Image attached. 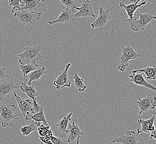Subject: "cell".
<instances>
[{
    "instance_id": "6da1fadb",
    "label": "cell",
    "mask_w": 156,
    "mask_h": 144,
    "mask_svg": "<svg viewBox=\"0 0 156 144\" xmlns=\"http://www.w3.org/2000/svg\"><path fill=\"white\" fill-rule=\"evenodd\" d=\"M13 94L15 97L18 108L22 112V116L26 120H32V117L39 111L41 106L38 104H34L30 99H24L18 96L15 91Z\"/></svg>"
},
{
    "instance_id": "7a4b0ae2",
    "label": "cell",
    "mask_w": 156,
    "mask_h": 144,
    "mask_svg": "<svg viewBox=\"0 0 156 144\" xmlns=\"http://www.w3.org/2000/svg\"><path fill=\"white\" fill-rule=\"evenodd\" d=\"M17 107L15 105H8L5 103L0 104V119L1 121V125L4 128L15 127L13 121L17 124L16 121V117L22 116V114H15Z\"/></svg>"
},
{
    "instance_id": "3957f363",
    "label": "cell",
    "mask_w": 156,
    "mask_h": 144,
    "mask_svg": "<svg viewBox=\"0 0 156 144\" xmlns=\"http://www.w3.org/2000/svg\"><path fill=\"white\" fill-rule=\"evenodd\" d=\"M42 49V45L37 46H26L23 47L24 51L17 55L19 57L18 62L20 64L26 65L28 63L41 60L42 57L40 52Z\"/></svg>"
},
{
    "instance_id": "44dd1931",
    "label": "cell",
    "mask_w": 156,
    "mask_h": 144,
    "mask_svg": "<svg viewBox=\"0 0 156 144\" xmlns=\"http://www.w3.org/2000/svg\"><path fill=\"white\" fill-rule=\"evenodd\" d=\"M20 69H21V73L22 74L23 77L24 78V83H27V76L28 73L30 72L33 71L36 69L39 68V67L37 64L36 62H32L30 63H28L26 65H22L20 64Z\"/></svg>"
},
{
    "instance_id": "ba28073f",
    "label": "cell",
    "mask_w": 156,
    "mask_h": 144,
    "mask_svg": "<svg viewBox=\"0 0 156 144\" xmlns=\"http://www.w3.org/2000/svg\"><path fill=\"white\" fill-rule=\"evenodd\" d=\"M138 101L136 102V104L139 108L137 115H140L147 111L154 110L156 106V96H146L143 99L138 97Z\"/></svg>"
},
{
    "instance_id": "d6986e66",
    "label": "cell",
    "mask_w": 156,
    "mask_h": 144,
    "mask_svg": "<svg viewBox=\"0 0 156 144\" xmlns=\"http://www.w3.org/2000/svg\"><path fill=\"white\" fill-rule=\"evenodd\" d=\"M40 1L41 0H22V3L20 5L21 9L30 12H36L42 6Z\"/></svg>"
},
{
    "instance_id": "d6a6232c",
    "label": "cell",
    "mask_w": 156,
    "mask_h": 144,
    "mask_svg": "<svg viewBox=\"0 0 156 144\" xmlns=\"http://www.w3.org/2000/svg\"><path fill=\"white\" fill-rule=\"evenodd\" d=\"M156 129L151 132L150 138L153 140H156Z\"/></svg>"
},
{
    "instance_id": "cb8c5ba5",
    "label": "cell",
    "mask_w": 156,
    "mask_h": 144,
    "mask_svg": "<svg viewBox=\"0 0 156 144\" xmlns=\"http://www.w3.org/2000/svg\"><path fill=\"white\" fill-rule=\"evenodd\" d=\"M24 124V126L23 127L19 126L20 128L22 135L24 136H27L28 135H30L33 131H36L37 130V124L36 121H34V120H32V121L30 125H25Z\"/></svg>"
},
{
    "instance_id": "30bf717a",
    "label": "cell",
    "mask_w": 156,
    "mask_h": 144,
    "mask_svg": "<svg viewBox=\"0 0 156 144\" xmlns=\"http://www.w3.org/2000/svg\"><path fill=\"white\" fill-rule=\"evenodd\" d=\"M70 67L71 64L68 63L66 66L64 70L59 73L58 77L53 81V84L56 87L57 90H60L63 88H69L70 87L71 82L68 76V72Z\"/></svg>"
},
{
    "instance_id": "d590c367",
    "label": "cell",
    "mask_w": 156,
    "mask_h": 144,
    "mask_svg": "<svg viewBox=\"0 0 156 144\" xmlns=\"http://www.w3.org/2000/svg\"><path fill=\"white\" fill-rule=\"evenodd\" d=\"M41 1H43V2H44V3H45V4H46V3H47V2H46V1H45V0H41Z\"/></svg>"
},
{
    "instance_id": "ffe728a7",
    "label": "cell",
    "mask_w": 156,
    "mask_h": 144,
    "mask_svg": "<svg viewBox=\"0 0 156 144\" xmlns=\"http://www.w3.org/2000/svg\"><path fill=\"white\" fill-rule=\"evenodd\" d=\"M47 73V72L45 70V67L44 66L30 72L27 75L26 84L28 85H31L32 81H38Z\"/></svg>"
},
{
    "instance_id": "d4e9b609",
    "label": "cell",
    "mask_w": 156,
    "mask_h": 144,
    "mask_svg": "<svg viewBox=\"0 0 156 144\" xmlns=\"http://www.w3.org/2000/svg\"><path fill=\"white\" fill-rule=\"evenodd\" d=\"M74 85L75 88L78 89L79 92H83L86 89L87 87L84 84V80L83 78L78 75V73L75 72L74 75L73 76Z\"/></svg>"
},
{
    "instance_id": "4316f807",
    "label": "cell",
    "mask_w": 156,
    "mask_h": 144,
    "mask_svg": "<svg viewBox=\"0 0 156 144\" xmlns=\"http://www.w3.org/2000/svg\"><path fill=\"white\" fill-rule=\"evenodd\" d=\"M32 120H34V121H36V122L42 123L43 124L46 125H48V122L45 119L44 109H43V106H41V109L38 112L34 114L32 117Z\"/></svg>"
},
{
    "instance_id": "1f68e13d",
    "label": "cell",
    "mask_w": 156,
    "mask_h": 144,
    "mask_svg": "<svg viewBox=\"0 0 156 144\" xmlns=\"http://www.w3.org/2000/svg\"><path fill=\"white\" fill-rule=\"evenodd\" d=\"M51 140L53 144H64V142L62 139L53 136L51 139Z\"/></svg>"
},
{
    "instance_id": "836d02e7",
    "label": "cell",
    "mask_w": 156,
    "mask_h": 144,
    "mask_svg": "<svg viewBox=\"0 0 156 144\" xmlns=\"http://www.w3.org/2000/svg\"><path fill=\"white\" fill-rule=\"evenodd\" d=\"M131 1V2H132V3H138V2H140V1H142V2H144V1H145V2H147V1H150V2H152L153 1V0H130Z\"/></svg>"
},
{
    "instance_id": "52a82bcc",
    "label": "cell",
    "mask_w": 156,
    "mask_h": 144,
    "mask_svg": "<svg viewBox=\"0 0 156 144\" xmlns=\"http://www.w3.org/2000/svg\"><path fill=\"white\" fill-rule=\"evenodd\" d=\"M99 11V15L95 20L91 23V31L94 28H98L100 31H102L103 28L108 23V21L111 20L112 16L110 13V9H104L102 7H98Z\"/></svg>"
},
{
    "instance_id": "f546056e",
    "label": "cell",
    "mask_w": 156,
    "mask_h": 144,
    "mask_svg": "<svg viewBox=\"0 0 156 144\" xmlns=\"http://www.w3.org/2000/svg\"><path fill=\"white\" fill-rule=\"evenodd\" d=\"M6 70V67H0V80L5 79L6 78L10 77V76L7 73Z\"/></svg>"
},
{
    "instance_id": "e0dca14e",
    "label": "cell",
    "mask_w": 156,
    "mask_h": 144,
    "mask_svg": "<svg viewBox=\"0 0 156 144\" xmlns=\"http://www.w3.org/2000/svg\"><path fill=\"white\" fill-rule=\"evenodd\" d=\"M125 1V0H122V1L120 2L119 3V6L120 7L123 8V12H126L127 15L125 17V18H126V17H128L129 19L127 20H131L134 18L133 16L135 15L136 10L141 6L145 5L147 2L144 1L140 4L137 3H132L129 5H125L124 3Z\"/></svg>"
},
{
    "instance_id": "8992f818",
    "label": "cell",
    "mask_w": 156,
    "mask_h": 144,
    "mask_svg": "<svg viewBox=\"0 0 156 144\" xmlns=\"http://www.w3.org/2000/svg\"><path fill=\"white\" fill-rule=\"evenodd\" d=\"M42 14V12H30L21 9L15 12L14 16L18 18L22 26H30L38 22Z\"/></svg>"
},
{
    "instance_id": "7c38bea8",
    "label": "cell",
    "mask_w": 156,
    "mask_h": 144,
    "mask_svg": "<svg viewBox=\"0 0 156 144\" xmlns=\"http://www.w3.org/2000/svg\"><path fill=\"white\" fill-rule=\"evenodd\" d=\"M151 112L153 114V115L150 119L147 120H143L141 117L138 118L137 120L138 125L141 126V129H138L137 130L136 133L138 135L141 132L149 133L156 129L154 125V122L156 119V113L152 111H151Z\"/></svg>"
},
{
    "instance_id": "83f0119b",
    "label": "cell",
    "mask_w": 156,
    "mask_h": 144,
    "mask_svg": "<svg viewBox=\"0 0 156 144\" xmlns=\"http://www.w3.org/2000/svg\"><path fill=\"white\" fill-rule=\"evenodd\" d=\"M9 5L12 6V9L11 12H15V11H20L21 10V7L20 5L22 3V0H9Z\"/></svg>"
},
{
    "instance_id": "4fadbf2b",
    "label": "cell",
    "mask_w": 156,
    "mask_h": 144,
    "mask_svg": "<svg viewBox=\"0 0 156 144\" xmlns=\"http://www.w3.org/2000/svg\"><path fill=\"white\" fill-rule=\"evenodd\" d=\"M138 134L133 131H129L126 134L119 138L114 139L112 143H121L122 144H141L138 141Z\"/></svg>"
},
{
    "instance_id": "8fae6325",
    "label": "cell",
    "mask_w": 156,
    "mask_h": 144,
    "mask_svg": "<svg viewBox=\"0 0 156 144\" xmlns=\"http://www.w3.org/2000/svg\"><path fill=\"white\" fill-rule=\"evenodd\" d=\"M19 87L20 86H15L12 81L5 79L0 80V100H4L5 97H7L9 100L15 89Z\"/></svg>"
},
{
    "instance_id": "5b68a950",
    "label": "cell",
    "mask_w": 156,
    "mask_h": 144,
    "mask_svg": "<svg viewBox=\"0 0 156 144\" xmlns=\"http://www.w3.org/2000/svg\"><path fill=\"white\" fill-rule=\"evenodd\" d=\"M135 15L139 16L138 20H136L134 17L131 20H125L126 22H129L131 28L135 32L144 30L145 27L147 24L152 20H154L156 19V16L152 15L150 12L146 13H141L138 11H136Z\"/></svg>"
},
{
    "instance_id": "ac0fdd59",
    "label": "cell",
    "mask_w": 156,
    "mask_h": 144,
    "mask_svg": "<svg viewBox=\"0 0 156 144\" xmlns=\"http://www.w3.org/2000/svg\"><path fill=\"white\" fill-rule=\"evenodd\" d=\"M20 90L23 93H26L27 96L33 100V104H37V96L38 93L37 92L36 89L33 85H28L24 82H21V85L20 86Z\"/></svg>"
},
{
    "instance_id": "4dcf8cb0",
    "label": "cell",
    "mask_w": 156,
    "mask_h": 144,
    "mask_svg": "<svg viewBox=\"0 0 156 144\" xmlns=\"http://www.w3.org/2000/svg\"><path fill=\"white\" fill-rule=\"evenodd\" d=\"M51 138L45 136H40L39 138V141L42 144H53L51 140Z\"/></svg>"
},
{
    "instance_id": "2e32d148",
    "label": "cell",
    "mask_w": 156,
    "mask_h": 144,
    "mask_svg": "<svg viewBox=\"0 0 156 144\" xmlns=\"http://www.w3.org/2000/svg\"><path fill=\"white\" fill-rule=\"evenodd\" d=\"M66 133L68 134L66 141L68 143H71L75 139L85 135V133L81 131L78 125L75 124L74 121H73L72 123H69L66 129Z\"/></svg>"
},
{
    "instance_id": "277c9868",
    "label": "cell",
    "mask_w": 156,
    "mask_h": 144,
    "mask_svg": "<svg viewBox=\"0 0 156 144\" xmlns=\"http://www.w3.org/2000/svg\"><path fill=\"white\" fill-rule=\"evenodd\" d=\"M134 45L129 46L127 43L126 46L121 47V56L120 57V64L117 67V69L121 72H123L129 66V62L132 59H138L141 58V54L136 52L134 49Z\"/></svg>"
},
{
    "instance_id": "e575fe53",
    "label": "cell",
    "mask_w": 156,
    "mask_h": 144,
    "mask_svg": "<svg viewBox=\"0 0 156 144\" xmlns=\"http://www.w3.org/2000/svg\"><path fill=\"white\" fill-rule=\"evenodd\" d=\"M79 141H80V138L76 139V144H80Z\"/></svg>"
},
{
    "instance_id": "9a60e30c",
    "label": "cell",
    "mask_w": 156,
    "mask_h": 144,
    "mask_svg": "<svg viewBox=\"0 0 156 144\" xmlns=\"http://www.w3.org/2000/svg\"><path fill=\"white\" fill-rule=\"evenodd\" d=\"M129 77L130 79V81H132L137 85L142 86L153 91L156 90V88L154 85L151 84L146 81L144 76L141 72H132V74H129Z\"/></svg>"
},
{
    "instance_id": "f1b7e54d",
    "label": "cell",
    "mask_w": 156,
    "mask_h": 144,
    "mask_svg": "<svg viewBox=\"0 0 156 144\" xmlns=\"http://www.w3.org/2000/svg\"><path fill=\"white\" fill-rule=\"evenodd\" d=\"M61 3L68 9H79V7L75 4L74 0H60Z\"/></svg>"
},
{
    "instance_id": "5bb4252c",
    "label": "cell",
    "mask_w": 156,
    "mask_h": 144,
    "mask_svg": "<svg viewBox=\"0 0 156 144\" xmlns=\"http://www.w3.org/2000/svg\"><path fill=\"white\" fill-rule=\"evenodd\" d=\"M74 9L66 8L62 11L59 16L55 20L51 21H47L46 22L49 24H53L55 23H66L74 21Z\"/></svg>"
},
{
    "instance_id": "484cf974",
    "label": "cell",
    "mask_w": 156,
    "mask_h": 144,
    "mask_svg": "<svg viewBox=\"0 0 156 144\" xmlns=\"http://www.w3.org/2000/svg\"><path fill=\"white\" fill-rule=\"evenodd\" d=\"M37 130L40 136H48L51 138L53 136V132L52 129L51 128L49 125H44L43 124H41L37 128Z\"/></svg>"
},
{
    "instance_id": "9c48e42d",
    "label": "cell",
    "mask_w": 156,
    "mask_h": 144,
    "mask_svg": "<svg viewBox=\"0 0 156 144\" xmlns=\"http://www.w3.org/2000/svg\"><path fill=\"white\" fill-rule=\"evenodd\" d=\"M90 17L96 18L94 12L93 7L89 0H83L80 7H79L78 9V12L74 13V18L75 20L81 17L87 18Z\"/></svg>"
},
{
    "instance_id": "7402d4cb",
    "label": "cell",
    "mask_w": 156,
    "mask_h": 144,
    "mask_svg": "<svg viewBox=\"0 0 156 144\" xmlns=\"http://www.w3.org/2000/svg\"><path fill=\"white\" fill-rule=\"evenodd\" d=\"M72 115V113H70L63 117V119L58 121L57 123L56 124V126L57 127L58 132L66 133V129L68 126L69 121L71 120V117Z\"/></svg>"
},
{
    "instance_id": "603a6c76",
    "label": "cell",
    "mask_w": 156,
    "mask_h": 144,
    "mask_svg": "<svg viewBox=\"0 0 156 144\" xmlns=\"http://www.w3.org/2000/svg\"><path fill=\"white\" fill-rule=\"evenodd\" d=\"M133 72H141L144 73L146 78L148 80H156V67L155 65H152L151 67H147L143 69L133 70Z\"/></svg>"
}]
</instances>
